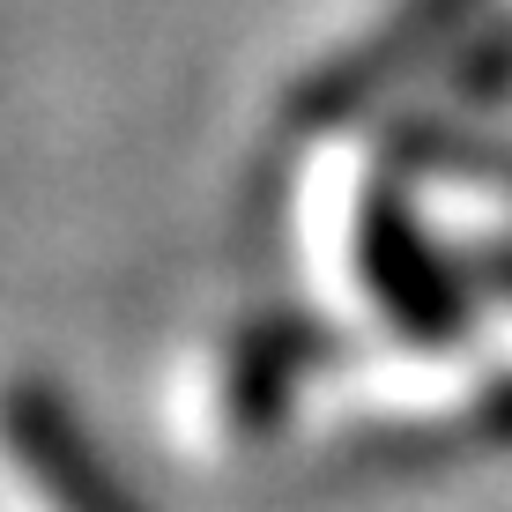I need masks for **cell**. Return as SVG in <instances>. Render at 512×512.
Wrapping results in <instances>:
<instances>
[{"mask_svg":"<svg viewBox=\"0 0 512 512\" xmlns=\"http://www.w3.org/2000/svg\"><path fill=\"white\" fill-rule=\"evenodd\" d=\"M0 438L23 461V475L38 483V498L52 512H149L127 490V475L104 461V446L82 431V416L67 409L60 386L23 379L0 394Z\"/></svg>","mask_w":512,"mask_h":512,"instance_id":"3","label":"cell"},{"mask_svg":"<svg viewBox=\"0 0 512 512\" xmlns=\"http://www.w3.org/2000/svg\"><path fill=\"white\" fill-rule=\"evenodd\" d=\"M453 90L461 97H512V30L498 38H475L468 52H453Z\"/></svg>","mask_w":512,"mask_h":512,"instance_id":"5","label":"cell"},{"mask_svg":"<svg viewBox=\"0 0 512 512\" xmlns=\"http://www.w3.org/2000/svg\"><path fill=\"white\" fill-rule=\"evenodd\" d=\"M475 15V0H409L386 30L357 38L334 67L305 75L290 90V127L305 134H334V127H357L372 104H386L401 82H416L431 60H446V45L461 38V23Z\"/></svg>","mask_w":512,"mask_h":512,"instance_id":"2","label":"cell"},{"mask_svg":"<svg viewBox=\"0 0 512 512\" xmlns=\"http://www.w3.org/2000/svg\"><path fill=\"white\" fill-rule=\"evenodd\" d=\"M483 423H490L498 438H512V379H505V386H490V394H483Z\"/></svg>","mask_w":512,"mask_h":512,"instance_id":"6","label":"cell"},{"mask_svg":"<svg viewBox=\"0 0 512 512\" xmlns=\"http://www.w3.org/2000/svg\"><path fill=\"white\" fill-rule=\"evenodd\" d=\"M327 327L305 320V312H260L253 327L231 342V364H223V409H231L238 438H268L282 431L290 401L305 394V379L327 364Z\"/></svg>","mask_w":512,"mask_h":512,"instance_id":"4","label":"cell"},{"mask_svg":"<svg viewBox=\"0 0 512 512\" xmlns=\"http://www.w3.org/2000/svg\"><path fill=\"white\" fill-rule=\"evenodd\" d=\"M357 275L379 320L416 349H453L475 327V282L468 268L431 238L416 201L394 179H372L357 193Z\"/></svg>","mask_w":512,"mask_h":512,"instance_id":"1","label":"cell"}]
</instances>
